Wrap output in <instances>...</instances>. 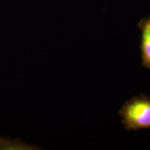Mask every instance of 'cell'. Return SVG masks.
Listing matches in <instances>:
<instances>
[{"mask_svg":"<svg viewBox=\"0 0 150 150\" xmlns=\"http://www.w3.org/2000/svg\"><path fill=\"white\" fill-rule=\"evenodd\" d=\"M127 131L150 129V97L139 93L126 100L118 110Z\"/></svg>","mask_w":150,"mask_h":150,"instance_id":"6da1fadb","label":"cell"},{"mask_svg":"<svg viewBox=\"0 0 150 150\" xmlns=\"http://www.w3.org/2000/svg\"><path fill=\"white\" fill-rule=\"evenodd\" d=\"M137 26L141 33L139 47L142 66L150 70V14L141 18Z\"/></svg>","mask_w":150,"mask_h":150,"instance_id":"7a4b0ae2","label":"cell"}]
</instances>
